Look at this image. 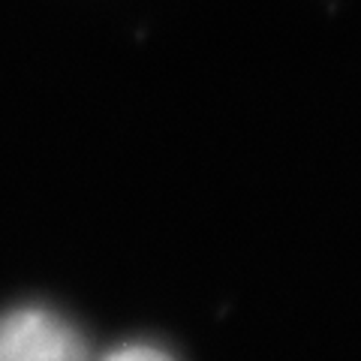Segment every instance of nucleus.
Returning a JSON list of instances; mask_svg holds the SVG:
<instances>
[{
  "mask_svg": "<svg viewBox=\"0 0 361 361\" xmlns=\"http://www.w3.org/2000/svg\"><path fill=\"white\" fill-rule=\"evenodd\" d=\"M0 361H87V346L54 310L18 307L0 316Z\"/></svg>",
  "mask_w": 361,
  "mask_h": 361,
  "instance_id": "obj_1",
  "label": "nucleus"
},
{
  "mask_svg": "<svg viewBox=\"0 0 361 361\" xmlns=\"http://www.w3.org/2000/svg\"><path fill=\"white\" fill-rule=\"evenodd\" d=\"M99 361H175V358L169 353H163V349L148 346V343H127V346L115 349V353H109Z\"/></svg>",
  "mask_w": 361,
  "mask_h": 361,
  "instance_id": "obj_2",
  "label": "nucleus"
}]
</instances>
